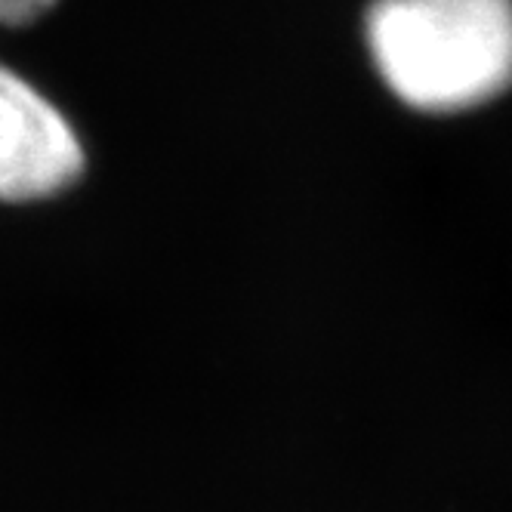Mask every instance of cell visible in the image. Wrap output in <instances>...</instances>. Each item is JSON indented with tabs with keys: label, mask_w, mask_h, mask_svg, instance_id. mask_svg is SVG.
<instances>
[{
	"label": "cell",
	"mask_w": 512,
	"mask_h": 512,
	"mask_svg": "<svg viewBox=\"0 0 512 512\" xmlns=\"http://www.w3.org/2000/svg\"><path fill=\"white\" fill-rule=\"evenodd\" d=\"M56 7V0H0V25L22 28L38 22Z\"/></svg>",
	"instance_id": "3"
},
{
	"label": "cell",
	"mask_w": 512,
	"mask_h": 512,
	"mask_svg": "<svg viewBox=\"0 0 512 512\" xmlns=\"http://www.w3.org/2000/svg\"><path fill=\"white\" fill-rule=\"evenodd\" d=\"M84 145L68 118L13 68L0 65V201L28 204L84 176Z\"/></svg>",
	"instance_id": "2"
},
{
	"label": "cell",
	"mask_w": 512,
	"mask_h": 512,
	"mask_svg": "<svg viewBox=\"0 0 512 512\" xmlns=\"http://www.w3.org/2000/svg\"><path fill=\"white\" fill-rule=\"evenodd\" d=\"M368 47L417 112H466L512 84V0H377Z\"/></svg>",
	"instance_id": "1"
}]
</instances>
